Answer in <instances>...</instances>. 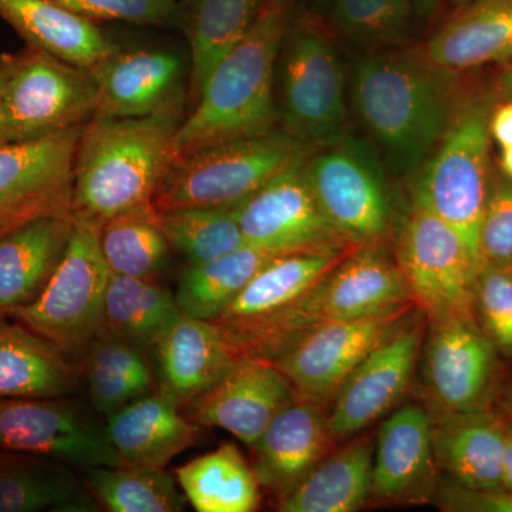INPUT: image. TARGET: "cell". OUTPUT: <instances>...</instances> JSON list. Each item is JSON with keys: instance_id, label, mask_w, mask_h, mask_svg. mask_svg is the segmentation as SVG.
<instances>
[{"instance_id": "26", "label": "cell", "mask_w": 512, "mask_h": 512, "mask_svg": "<svg viewBox=\"0 0 512 512\" xmlns=\"http://www.w3.org/2000/svg\"><path fill=\"white\" fill-rule=\"evenodd\" d=\"M72 217H47L0 235V313L30 305L62 258L73 229Z\"/></svg>"}, {"instance_id": "10", "label": "cell", "mask_w": 512, "mask_h": 512, "mask_svg": "<svg viewBox=\"0 0 512 512\" xmlns=\"http://www.w3.org/2000/svg\"><path fill=\"white\" fill-rule=\"evenodd\" d=\"M305 161L323 214L353 247L377 245L393 222V201L382 165L365 144L343 138Z\"/></svg>"}, {"instance_id": "13", "label": "cell", "mask_w": 512, "mask_h": 512, "mask_svg": "<svg viewBox=\"0 0 512 512\" xmlns=\"http://www.w3.org/2000/svg\"><path fill=\"white\" fill-rule=\"evenodd\" d=\"M413 306L323 323L272 363L288 377L298 396L329 402L357 366L409 319Z\"/></svg>"}, {"instance_id": "38", "label": "cell", "mask_w": 512, "mask_h": 512, "mask_svg": "<svg viewBox=\"0 0 512 512\" xmlns=\"http://www.w3.org/2000/svg\"><path fill=\"white\" fill-rule=\"evenodd\" d=\"M101 255L113 275L154 279L165 268L170 242L156 212L121 215L99 228Z\"/></svg>"}, {"instance_id": "21", "label": "cell", "mask_w": 512, "mask_h": 512, "mask_svg": "<svg viewBox=\"0 0 512 512\" xmlns=\"http://www.w3.org/2000/svg\"><path fill=\"white\" fill-rule=\"evenodd\" d=\"M322 404L296 394L252 447L256 480L278 500L318 466L335 440Z\"/></svg>"}, {"instance_id": "7", "label": "cell", "mask_w": 512, "mask_h": 512, "mask_svg": "<svg viewBox=\"0 0 512 512\" xmlns=\"http://www.w3.org/2000/svg\"><path fill=\"white\" fill-rule=\"evenodd\" d=\"M6 62L0 143L36 140L93 119L97 89L90 70L28 45Z\"/></svg>"}, {"instance_id": "9", "label": "cell", "mask_w": 512, "mask_h": 512, "mask_svg": "<svg viewBox=\"0 0 512 512\" xmlns=\"http://www.w3.org/2000/svg\"><path fill=\"white\" fill-rule=\"evenodd\" d=\"M396 262L429 322L476 315L480 266L456 229L437 215L413 205L397 237Z\"/></svg>"}, {"instance_id": "32", "label": "cell", "mask_w": 512, "mask_h": 512, "mask_svg": "<svg viewBox=\"0 0 512 512\" xmlns=\"http://www.w3.org/2000/svg\"><path fill=\"white\" fill-rule=\"evenodd\" d=\"M175 292L154 279L110 276L101 329L137 348L154 349L180 318Z\"/></svg>"}, {"instance_id": "54", "label": "cell", "mask_w": 512, "mask_h": 512, "mask_svg": "<svg viewBox=\"0 0 512 512\" xmlns=\"http://www.w3.org/2000/svg\"><path fill=\"white\" fill-rule=\"evenodd\" d=\"M178 2H187V0H178Z\"/></svg>"}, {"instance_id": "24", "label": "cell", "mask_w": 512, "mask_h": 512, "mask_svg": "<svg viewBox=\"0 0 512 512\" xmlns=\"http://www.w3.org/2000/svg\"><path fill=\"white\" fill-rule=\"evenodd\" d=\"M154 350L160 387L181 404L208 392L237 359L217 323L184 313Z\"/></svg>"}, {"instance_id": "45", "label": "cell", "mask_w": 512, "mask_h": 512, "mask_svg": "<svg viewBox=\"0 0 512 512\" xmlns=\"http://www.w3.org/2000/svg\"><path fill=\"white\" fill-rule=\"evenodd\" d=\"M507 419L505 426V453L503 466V488L512 493V420Z\"/></svg>"}, {"instance_id": "2", "label": "cell", "mask_w": 512, "mask_h": 512, "mask_svg": "<svg viewBox=\"0 0 512 512\" xmlns=\"http://www.w3.org/2000/svg\"><path fill=\"white\" fill-rule=\"evenodd\" d=\"M380 50L356 63L350 100L357 119L394 170L412 171L430 156L453 113L451 74L423 55Z\"/></svg>"}, {"instance_id": "14", "label": "cell", "mask_w": 512, "mask_h": 512, "mask_svg": "<svg viewBox=\"0 0 512 512\" xmlns=\"http://www.w3.org/2000/svg\"><path fill=\"white\" fill-rule=\"evenodd\" d=\"M498 356L476 315L430 322L424 377L436 413L490 409L497 392Z\"/></svg>"}, {"instance_id": "37", "label": "cell", "mask_w": 512, "mask_h": 512, "mask_svg": "<svg viewBox=\"0 0 512 512\" xmlns=\"http://www.w3.org/2000/svg\"><path fill=\"white\" fill-rule=\"evenodd\" d=\"M83 484L101 510L180 512L188 504L180 484L164 468L121 464L82 468Z\"/></svg>"}, {"instance_id": "27", "label": "cell", "mask_w": 512, "mask_h": 512, "mask_svg": "<svg viewBox=\"0 0 512 512\" xmlns=\"http://www.w3.org/2000/svg\"><path fill=\"white\" fill-rule=\"evenodd\" d=\"M0 18L23 37L26 45L83 69L92 70L119 50L99 23L52 0H0Z\"/></svg>"}, {"instance_id": "46", "label": "cell", "mask_w": 512, "mask_h": 512, "mask_svg": "<svg viewBox=\"0 0 512 512\" xmlns=\"http://www.w3.org/2000/svg\"><path fill=\"white\" fill-rule=\"evenodd\" d=\"M439 2L440 0H413L414 16L417 19H429L436 12Z\"/></svg>"}, {"instance_id": "53", "label": "cell", "mask_w": 512, "mask_h": 512, "mask_svg": "<svg viewBox=\"0 0 512 512\" xmlns=\"http://www.w3.org/2000/svg\"><path fill=\"white\" fill-rule=\"evenodd\" d=\"M3 318H5V315H2V313H0V320H2Z\"/></svg>"}, {"instance_id": "19", "label": "cell", "mask_w": 512, "mask_h": 512, "mask_svg": "<svg viewBox=\"0 0 512 512\" xmlns=\"http://www.w3.org/2000/svg\"><path fill=\"white\" fill-rule=\"evenodd\" d=\"M97 117H147L184 109L183 59L165 49L117 50L90 70Z\"/></svg>"}, {"instance_id": "25", "label": "cell", "mask_w": 512, "mask_h": 512, "mask_svg": "<svg viewBox=\"0 0 512 512\" xmlns=\"http://www.w3.org/2000/svg\"><path fill=\"white\" fill-rule=\"evenodd\" d=\"M423 56L448 73L512 57V0H468L427 40Z\"/></svg>"}, {"instance_id": "11", "label": "cell", "mask_w": 512, "mask_h": 512, "mask_svg": "<svg viewBox=\"0 0 512 512\" xmlns=\"http://www.w3.org/2000/svg\"><path fill=\"white\" fill-rule=\"evenodd\" d=\"M83 126L36 140L0 143V235L40 218L72 217Z\"/></svg>"}, {"instance_id": "8", "label": "cell", "mask_w": 512, "mask_h": 512, "mask_svg": "<svg viewBox=\"0 0 512 512\" xmlns=\"http://www.w3.org/2000/svg\"><path fill=\"white\" fill-rule=\"evenodd\" d=\"M111 272L101 255L99 229L74 221L62 258L42 293L12 318L69 355L100 332Z\"/></svg>"}, {"instance_id": "29", "label": "cell", "mask_w": 512, "mask_h": 512, "mask_svg": "<svg viewBox=\"0 0 512 512\" xmlns=\"http://www.w3.org/2000/svg\"><path fill=\"white\" fill-rule=\"evenodd\" d=\"M74 387L66 353L18 320H0V399H59Z\"/></svg>"}, {"instance_id": "42", "label": "cell", "mask_w": 512, "mask_h": 512, "mask_svg": "<svg viewBox=\"0 0 512 512\" xmlns=\"http://www.w3.org/2000/svg\"><path fill=\"white\" fill-rule=\"evenodd\" d=\"M56 5L93 22L168 25L180 19L178 0H52Z\"/></svg>"}, {"instance_id": "6", "label": "cell", "mask_w": 512, "mask_h": 512, "mask_svg": "<svg viewBox=\"0 0 512 512\" xmlns=\"http://www.w3.org/2000/svg\"><path fill=\"white\" fill-rule=\"evenodd\" d=\"M490 114L480 99L454 109L413 188L414 205L456 229L480 269L478 238L491 190Z\"/></svg>"}, {"instance_id": "12", "label": "cell", "mask_w": 512, "mask_h": 512, "mask_svg": "<svg viewBox=\"0 0 512 512\" xmlns=\"http://www.w3.org/2000/svg\"><path fill=\"white\" fill-rule=\"evenodd\" d=\"M232 210L245 245L269 254L348 252L359 248L340 237L323 214L305 163L276 175Z\"/></svg>"}, {"instance_id": "20", "label": "cell", "mask_w": 512, "mask_h": 512, "mask_svg": "<svg viewBox=\"0 0 512 512\" xmlns=\"http://www.w3.org/2000/svg\"><path fill=\"white\" fill-rule=\"evenodd\" d=\"M433 417L423 407H400L380 426L373 453L372 497L380 503H424L439 488Z\"/></svg>"}, {"instance_id": "4", "label": "cell", "mask_w": 512, "mask_h": 512, "mask_svg": "<svg viewBox=\"0 0 512 512\" xmlns=\"http://www.w3.org/2000/svg\"><path fill=\"white\" fill-rule=\"evenodd\" d=\"M282 128L315 147L348 137L346 77L335 42L318 18L293 12L275 72Z\"/></svg>"}, {"instance_id": "40", "label": "cell", "mask_w": 512, "mask_h": 512, "mask_svg": "<svg viewBox=\"0 0 512 512\" xmlns=\"http://www.w3.org/2000/svg\"><path fill=\"white\" fill-rule=\"evenodd\" d=\"M333 28L369 47L403 46L409 40L413 0H323Z\"/></svg>"}, {"instance_id": "5", "label": "cell", "mask_w": 512, "mask_h": 512, "mask_svg": "<svg viewBox=\"0 0 512 512\" xmlns=\"http://www.w3.org/2000/svg\"><path fill=\"white\" fill-rule=\"evenodd\" d=\"M315 148L285 128L200 148L171 165L154 211L237 207L276 175L305 163Z\"/></svg>"}, {"instance_id": "31", "label": "cell", "mask_w": 512, "mask_h": 512, "mask_svg": "<svg viewBox=\"0 0 512 512\" xmlns=\"http://www.w3.org/2000/svg\"><path fill=\"white\" fill-rule=\"evenodd\" d=\"M373 453L369 437L350 440L323 458L291 493L278 500L282 512H353L372 497Z\"/></svg>"}, {"instance_id": "50", "label": "cell", "mask_w": 512, "mask_h": 512, "mask_svg": "<svg viewBox=\"0 0 512 512\" xmlns=\"http://www.w3.org/2000/svg\"><path fill=\"white\" fill-rule=\"evenodd\" d=\"M505 416L512 420V387L508 390L507 400H505Z\"/></svg>"}, {"instance_id": "44", "label": "cell", "mask_w": 512, "mask_h": 512, "mask_svg": "<svg viewBox=\"0 0 512 512\" xmlns=\"http://www.w3.org/2000/svg\"><path fill=\"white\" fill-rule=\"evenodd\" d=\"M490 134L501 148L512 147V100L505 101L490 114Z\"/></svg>"}, {"instance_id": "3", "label": "cell", "mask_w": 512, "mask_h": 512, "mask_svg": "<svg viewBox=\"0 0 512 512\" xmlns=\"http://www.w3.org/2000/svg\"><path fill=\"white\" fill-rule=\"evenodd\" d=\"M295 0H264L244 39L222 57L175 133L173 164L200 148L276 128L275 72Z\"/></svg>"}, {"instance_id": "51", "label": "cell", "mask_w": 512, "mask_h": 512, "mask_svg": "<svg viewBox=\"0 0 512 512\" xmlns=\"http://www.w3.org/2000/svg\"><path fill=\"white\" fill-rule=\"evenodd\" d=\"M453 3H460V5H463V3L468 2V0H451Z\"/></svg>"}, {"instance_id": "1", "label": "cell", "mask_w": 512, "mask_h": 512, "mask_svg": "<svg viewBox=\"0 0 512 512\" xmlns=\"http://www.w3.org/2000/svg\"><path fill=\"white\" fill-rule=\"evenodd\" d=\"M183 110L94 116L84 123L74 167L73 221L99 229L121 215L156 212L154 200L173 165Z\"/></svg>"}, {"instance_id": "30", "label": "cell", "mask_w": 512, "mask_h": 512, "mask_svg": "<svg viewBox=\"0 0 512 512\" xmlns=\"http://www.w3.org/2000/svg\"><path fill=\"white\" fill-rule=\"evenodd\" d=\"M352 251L274 256L214 322L220 326L244 325L288 308L312 291Z\"/></svg>"}, {"instance_id": "47", "label": "cell", "mask_w": 512, "mask_h": 512, "mask_svg": "<svg viewBox=\"0 0 512 512\" xmlns=\"http://www.w3.org/2000/svg\"><path fill=\"white\" fill-rule=\"evenodd\" d=\"M498 89H500L505 100H512V64L498 80Z\"/></svg>"}, {"instance_id": "16", "label": "cell", "mask_w": 512, "mask_h": 512, "mask_svg": "<svg viewBox=\"0 0 512 512\" xmlns=\"http://www.w3.org/2000/svg\"><path fill=\"white\" fill-rule=\"evenodd\" d=\"M409 305L416 303L402 269L379 245L353 249L302 298L303 316L311 330Z\"/></svg>"}, {"instance_id": "23", "label": "cell", "mask_w": 512, "mask_h": 512, "mask_svg": "<svg viewBox=\"0 0 512 512\" xmlns=\"http://www.w3.org/2000/svg\"><path fill=\"white\" fill-rule=\"evenodd\" d=\"M180 404L158 387L107 417V440L126 464L164 468L197 440V424Z\"/></svg>"}, {"instance_id": "43", "label": "cell", "mask_w": 512, "mask_h": 512, "mask_svg": "<svg viewBox=\"0 0 512 512\" xmlns=\"http://www.w3.org/2000/svg\"><path fill=\"white\" fill-rule=\"evenodd\" d=\"M478 245L481 266H512V181L491 185Z\"/></svg>"}, {"instance_id": "15", "label": "cell", "mask_w": 512, "mask_h": 512, "mask_svg": "<svg viewBox=\"0 0 512 512\" xmlns=\"http://www.w3.org/2000/svg\"><path fill=\"white\" fill-rule=\"evenodd\" d=\"M0 451L35 454L73 467L121 466L104 427L59 399H0Z\"/></svg>"}, {"instance_id": "34", "label": "cell", "mask_w": 512, "mask_h": 512, "mask_svg": "<svg viewBox=\"0 0 512 512\" xmlns=\"http://www.w3.org/2000/svg\"><path fill=\"white\" fill-rule=\"evenodd\" d=\"M175 477L195 511L252 512L258 508L261 485L234 444H222L195 457L178 467Z\"/></svg>"}, {"instance_id": "35", "label": "cell", "mask_w": 512, "mask_h": 512, "mask_svg": "<svg viewBox=\"0 0 512 512\" xmlns=\"http://www.w3.org/2000/svg\"><path fill=\"white\" fill-rule=\"evenodd\" d=\"M84 375L92 406L106 417L157 389L146 350L104 330L86 348Z\"/></svg>"}, {"instance_id": "48", "label": "cell", "mask_w": 512, "mask_h": 512, "mask_svg": "<svg viewBox=\"0 0 512 512\" xmlns=\"http://www.w3.org/2000/svg\"><path fill=\"white\" fill-rule=\"evenodd\" d=\"M501 170L512 181V147L501 148Z\"/></svg>"}, {"instance_id": "18", "label": "cell", "mask_w": 512, "mask_h": 512, "mask_svg": "<svg viewBox=\"0 0 512 512\" xmlns=\"http://www.w3.org/2000/svg\"><path fill=\"white\" fill-rule=\"evenodd\" d=\"M295 397L292 383L274 363L237 357L208 392L188 403V417L197 426L229 431L252 448L276 414Z\"/></svg>"}, {"instance_id": "28", "label": "cell", "mask_w": 512, "mask_h": 512, "mask_svg": "<svg viewBox=\"0 0 512 512\" xmlns=\"http://www.w3.org/2000/svg\"><path fill=\"white\" fill-rule=\"evenodd\" d=\"M72 467L53 458L0 451V512L99 511Z\"/></svg>"}, {"instance_id": "17", "label": "cell", "mask_w": 512, "mask_h": 512, "mask_svg": "<svg viewBox=\"0 0 512 512\" xmlns=\"http://www.w3.org/2000/svg\"><path fill=\"white\" fill-rule=\"evenodd\" d=\"M423 328L409 319L357 366L333 397V439L356 436L389 412L406 392L419 359Z\"/></svg>"}, {"instance_id": "41", "label": "cell", "mask_w": 512, "mask_h": 512, "mask_svg": "<svg viewBox=\"0 0 512 512\" xmlns=\"http://www.w3.org/2000/svg\"><path fill=\"white\" fill-rule=\"evenodd\" d=\"M474 312L494 348L512 360V266H481Z\"/></svg>"}, {"instance_id": "33", "label": "cell", "mask_w": 512, "mask_h": 512, "mask_svg": "<svg viewBox=\"0 0 512 512\" xmlns=\"http://www.w3.org/2000/svg\"><path fill=\"white\" fill-rule=\"evenodd\" d=\"M181 3L191 49V90L197 101L222 57L254 25L264 0H187Z\"/></svg>"}, {"instance_id": "49", "label": "cell", "mask_w": 512, "mask_h": 512, "mask_svg": "<svg viewBox=\"0 0 512 512\" xmlns=\"http://www.w3.org/2000/svg\"><path fill=\"white\" fill-rule=\"evenodd\" d=\"M6 72H8V62L6 55L0 56V103H2L3 84H5Z\"/></svg>"}, {"instance_id": "22", "label": "cell", "mask_w": 512, "mask_h": 512, "mask_svg": "<svg viewBox=\"0 0 512 512\" xmlns=\"http://www.w3.org/2000/svg\"><path fill=\"white\" fill-rule=\"evenodd\" d=\"M433 450L447 480L470 490L503 488L504 413L490 409L466 413H436Z\"/></svg>"}, {"instance_id": "36", "label": "cell", "mask_w": 512, "mask_h": 512, "mask_svg": "<svg viewBox=\"0 0 512 512\" xmlns=\"http://www.w3.org/2000/svg\"><path fill=\"white\" fill-rule=\"evenodd\" d=\"M274 254L244 245L204 264L190 265L178 279L175 299L184 315L220 319L256 272Z\"/></svg>"}, {"instance_id": "52", "label": "cell", "mask_w": 512, "mask_h": 512, "mask_svg": "<svg viewBox=\"0 0 512 512\" xmlns=\"http://www.w3.org/2000/svg\"><path fill=\"white\" fill-rule=\"evenodd\" d=\"M316 5H319V8H322L323 0H315Z\"/></svg>"}, {"instance_id": "39", "label": "cell", "mask_w": 512, "mask_h": 512, "mask_svg": "<svg viewBox=\"0 0 512 512\" xmlns=\"http://www.w3.org/2000/svg\"><path fill=\"white\" fill-rule=\"evenodd\" d=\"M156 221L171 248L190 265L204 264L245 245L232 208H171L156 212Z\"/></svg>"}]
</instances>
